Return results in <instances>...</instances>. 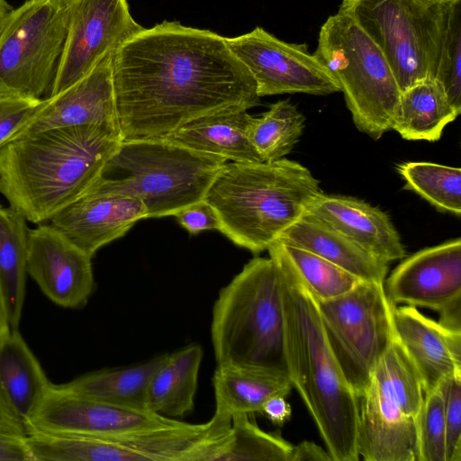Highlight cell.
I'll return each mask as SVG.
<instances>
[{
    "mask_svg": "<svg viewBox=\"0 0 461 461\" xmlns=\"http://www.w3.org/2000/svg\"><path fill=\"white\" fill-rule=\"evenodd\" d=\"M393 304L439 312L461 300V239L422 249L405 258L384 282Z\"/></svg>",
    "mask_w": 461,
    "mask_h": 461,
    "instance_id": "cell-17",
    "label": "cell"
},
{
    "mask_svg": "<svg viewBox=\"0 0 461 461\" xmlns=\"http://www.w3.org/2000/svg\"><path fill=\"white\" fill-rule=\"evenodd\" d=\"M231 437L220 461H290L293 445L280 435L262 430L249 414L231 417Z\"/></svg>",
    "mask_w": 461,
    "mask_h": 461,
    "instance_id": "cell-33",
    "label": "cell"
},
{
    "mask_svg": "<svg viewBox=\"0 0 461 461\" xmlns=\"http://www.w3.org/2000/svg\"><path fill=\"white\" fill-rule=\"evenodd\" d=\"M438 314V323L450 330L461 332V300L447 305Z\"/></svg>",
    "mask_w": 461,
    "mask_h": 461,
    "instance_id": "cell-43",
    "label": "cell"
},
{
    "mask_svg": "<svg viewBox=\"0 0 461 461\" xmlns=\"http://www.w3.org/2000/svg\"><path fill=\"white\" fill-rule=\"evenodd\" d=\"M0 461H29L23 439L0 435Z\"/></svg>",
    "mask_w": 461,
    "mask_h": 461,
    "instance_id": "cell-41",
    "label": "cell"
},
{
    "mask_svg": "<svg viewBox=\"0 0 461 461\" xmlns=\"http://www.w3.org/2000/svg\"><path fill=\"white\" fill-rule=\"evenodd\" d=\"M332 461L329 452L311 441L293 446L290 461Z\"/></svg>",
    "mask_w": 461,
    "mask_h": 461,
    "instance_id": "cell-40",
    "label": "cell"
},
{
    "mask_svg": "<svg viewBox=\"0 0 461 461\" xmlns=\"http://www.w3.org/2000/svg\"><path fill=\"white\" fill-rule=\"evenodd\" d=\"M308 212L387 264L406 255L399 232L388 214L363 200L322 192Z\"/></svg>",
    "mask_w": 461,
    "mask_h": 461,
    "instance_id": "cell-21",
    "label": "cell"
},
{
    "mask_svg": "<svg viewBox=\"0 0 461 461\" xmlns=\"http://www.w3.org/2000/svg\"><path fill=\"white\" fill-rule=\"evenodd\" d=\"M444 1H448V2H451V1H456V0H444Z\"/></svg>",
    "mask_w": 461,
    "mask_h": 461,
    "instance_id": "cell-46",
    "label": "cell"
},
{
    "mask_svg": "<svg viewBox=\"0 0 461 461\" xmlns=\"http://www.w3.org/2000/svg\"><path fill=\"white\" fill-rule=\"evenodd\" d=\"M174 216L193 235L203 230H219L220 228V221L214 209L204 199L182 209Z\"/></svg>",
    "mask_w": 461,
    "mask_h": 461,
    "instance_id": "cell-38",
    "label": "cell"
},
{
    "mask_svg": "<svg viewBox=\"0 0 461 461\" xmlns=\"http://www.w3.org/2000/svg\"><path fill=\"white\" fill-rule=\"evenodd\" d=\"M212 385L215 411L235 414L262 413L265 403L275 396L285 397L293 388L288 378L217 366Z\"/></svg>",
    "mask_w": 461,
    "mask_h": 461,
    "instance_id": "cell-29",
    "label": "cell"
},
{
    "mask_svg": "<svg viewBox=\"0 0 461 461\" xmlns=\"http://www.w3.org/2000/svg\"><path fill=\"white\" fill-rule=\"evenodd\" d=\"M417 461H447L444 400L440 385L424 393L417 416Z\"/></svg>",
    "mask_w": 461,
    "mask_h": 461,
    "instance_id": "cell-35",
    "label": "cell"
},
{
    "mask_svg": "<svg viewBox=\"0 0 461 461\" xmlns=\"http://www.w3.org/2000/svg\"><path fill=\"white\" fill-rule=\"evenodd\" d=\"M277 240L312 252L365 282L384 284L388 273L389 264L308 212Z\"/></svg>",
    "mask_w": 461,
    "mask_h": 461,
    "instance_id": "cell-22",
    "label": "cell"
},
{
    "mask_svg": "<svg viewBox=\"0 0 461 461\" xmlns=\"http://www.w3.org/2000/svg\"><path fill=\"white\" fill-rule=\"evenodd\" d=\"M434 79L461 113V0L451 1Z\"/></svg>",
    "mask_w": 461,
    "mask_h": 461,
    "instance_id": "cell-34",
    "label": "cell"
},
{
    "mask_svg": "<svg viewBox=\"0 0 461 461\" xmlns=\"http://www.w3.org/2000/svg\"><path fill=\"white\" fill-rule=\"evenodd\" d=\"M459 114L441 86L426 79L401 92L392 130L407 140L434 142Z\"/></svg>",
    "mask_w": 461,
    "mask_h": 461,
    "instance_id": "cell-26",
    "label": "cell"
},
{
    "mask_svg": "<svg viewBox=\"0 0 461 461\" xmlns=\"http://www.w3.org/2000/svg\"><path fill=\"white\" fill-rule=\"evenodd\" d=\"M262 413L274 424L282 425L290 418L292 409L284 396H275L265 403Z\"/></svg>",
    "mask_w": 461,
    "mask_h": 461,
    "instance_id": "cell-42",
    "label": "cell"
},
{
    "mask_svg": "<svg viewBox=\"0 0 461 461\" xmlns=\"http://www.w3.org/2000/svg\"><path fill=\"white\" fill-rule=\"evenodd\" d=\"M0 435L23 439L29 435L26 425L10 406L0 390Z\"/></svg>",
    "mask_w": 461,
    "mask_h": 461,
    "instance_id": "cell-39",
    "label": "cell"
},
{
    "mask_svg": "<svg viewBox=\"0 0 461 461\" xmlns=\"http://www.w3.org/2000/svg\"><path fill=\"white\" fill-rule=\"evenodd\" d=\"M121 141L107 125L17 135L0 148V194L26 221H50L95 184Z\"/></svg>",
    "mask_w": 461,
    "mask_h": 461,
    "instance_id": "cell-2",
    "label": "cell"
},
{
    "mask_svg": "<svg viewBox=\"0 0 461 461\" xmlns=\"http://www.w3.org/2000/svg\"><path fill=\"white\" fill-rule=\"evenodd\" d=\"M231 418L215 411L205 423L114 436L33 431L23 438L30 461H219Z\"/></svg>",
    "mask_w": 461,
    "mask_h": 461,
    "instance_id": "cell-7",
    "label": "cell"
},
{
    "mask_svg": "<svg viewBox=\"0 0 461 461\" xmlns=\"http://www.w3.org/2000/svg\"><path fill=\"white\" fill-rule=\"evenodd\" d=\"M68 32L66 0H27L0 36V92L41 98L50 89Z\"/></svg>",
    "mask_w": 461,
    "mask_h": 461,
    "instance_id": "cell-11",
    "label": "cell"
},
{
    "mask_svg": "<svg viewBox=\"0 0 461 461\" xmlns=\"http://www.w3.org/2000/svg\"><path fill=\"white\" fill-rule=\"evenodd\" d=\"M394 335L415 366L424 393L452 375H461V332L423 315L417 307L393 309Z\"/></svg>",
    "mask_w": 461,
    "mask_h": 461,
    "instance_id": "cell-20",
    "label": "cell"
},
{
    "mask_svg": "<svg viewBox=\"0 0 461 461\" xmlns=\"http://www.w3.org/2000/svg\"><path fill=\"white\" fill-rule=\"evenodd\" d=\"M313 54L337 81L358 131L377 140L393 129L401 90L386 58L353 18L330 16Z\"/></svg>",
    "mask_w": 461,
    "mask_h": 461,
    "instance_id": "cell-8",
    "label": "cell"
},
{
    "mask_svg": "<svg viewBox=\"0 0 461 461\" xmlns=\"http://www.w3.org/2000/svg\"><path fill=\"white\" fill-rule=\"evenodd\" d=\"M167 354L123 368L103 369L59 384L70 393L108 403L149 410L148 390L151 378Z\"/></svg>",
    "mask_w": 461,
    "mask_h": 461,
    "instance_id": "cell-27",
    "label": "cell"
},
{
    "mask_svg": "<svg viewBox=\"0 0 461 461\" xmlns=\"http://www.w3.org/2000/svg\"><path fill=\"white\" fill-rule=\"evenodd\" d=\"M148 218L137 198L88 189L57 212L50 225L91 258L103 246L123 236Z\"/></svg>",
    "mask_w": 461,
    "mask_h": 461,
    "instance_id": "cell-19",
    "label": "cell"
},
{
    "mask_svg": "<svg viewBox=\"0 0 461 461\" xmlns=\"http://www.w3.org/2000/svg\"><path fill=\"white\" fill-rule=\"evenodd\" d=\"M51 383L18 329L0 335V390L26 425L30 422Z\"/></svg>",
    "mask_w": 461,
    "mask_h": 461,
    "instance_id": "cell-23",
    "label": "cell"
},
{
    "mask_svg": "<svg viewBox=\"0 0 461 461\" xmlns=\"http://www.w3.org/2000/svg\"><path fill=\"white\" fill-rule=\"evenodd\" d=\"M411 190L438 211L461 215V169L424 161H407L396 166Z\"/></svg>",
    "mask_w": 461,
    "mask_h": 461,
    "instance_id": "cell-32",
    "label": "cell"
},
{
    "mask_svg": "<svg viewBox=\"0 0 461 461\" xmlns=\"http://www.w3.org/2000/svg\"><path fill=\"white\" fill-rule=\"evenodd\" d=\"M450 3L444 0H343L386 58L402 91L434 79Z\"/></svg>",
    "mask_w": 461,
    "mask_h": 461,
    "instance_id": "cell-9",
    "label": "cell"
},
{
    "mask_svg": "<svg viewBox=\"0 0 461 461\" xmlns=\"http://www.w3.org/2000/svg\"><path fill=\"white\" fill-rule=\"evenodd\" d=\"M68 32L49 96L86 76L109 52L142 30L127 0H66Z\"/></svg>",
    "mask_w": 461,
    "mask_h": 461,
    "instance_id": "cell-12",
    "label": "cell"
},
{
    "mask_svg": "<svg viewBox=\"0 0 461 461\" xmlns=\"http://www.w3.org/2000/svg\"><path fill=\"white\" fill-rule=\"evenodd\" d=\"M267 251L271 258L288 267L317 301L339 297L362 281L312 252L280 240L274 242Z\"/></svg>",
    "mask_w": 461,
    "mask_h": 461,
    "instance_id": "cell-30",
    "label": "cell"
},
{
    "mask_svg": "<svg viewBox=\"0 0 461 461\" xmlns=\"http://www.w3.org/2000/svg\"><path fill=\"white\" fill-rule=\"evenodd\" d=\"M305 118L290 100H280L259 116L250 115L247 136L263 161L289 154L303 134Z\"/></svg>",
    "mask_w": 461,
    "mask_h": 461,
    "instance_id": "cell-31",
    "label": "cell"
},
{
    "mask_svg": "<svg viewBox=\"0 0 461 461\" xmlns=\"http://www.w3.org/2000/svg\"><path fill=\"white\" fill-rule=\"evenodd\" d=\"M114 54L107 53L83 78L43 99L42 105L14 137L61 127L107 125L118 129L113 82Z\"/></svg>",
    "mask_w": 461,
    "mask_h": 461,
    "instance_id": "cell-18",
    "label": "cell"
},
{
    "mask_svg": "<svg viewBox=\"0 0 461 461\" xmlns=\"http://www.w3.org/2000/svg\"><path fill=\"white\" fill-rule=\"evenodd\" d=\"M225 40L252 75L259 97L295 93L328 95L340 92L333 76L305 43L281 41L261 27Z\"/></svg>",
    "mask_w": 461,
    "mask_h": 461,
    "instance_id": "cell-13",
    "label": "cell"
},
{
    "mask_svg": "<svg viewBox=\"0 0 461 461\" xmlns=\"http://www.w3.org/2000/svg\"><path fill=\"white\" fill-rule=\"evenodd\" d=\"M322 193L303 165L274 161L225 163L204 200L220 221L219 231L253 254L267 250Z\"/></svg>",
    "mask_w": 461,
    "mask_h": 461,
    "instance_id": "cell-4",
    "label": "cell"
},
{
    "mask_svg": "<svg viewBox=\"0 0 461 461\" xmlns=\"http://www.w3.org/2000/svg\"><path fill=\"white\" fill-rule=\"evenodd\" d=\"M444 400L447 461H461V375H452L439 384Z\"/></svg>",
    "mask_w": 461,
    "mask_h": 461,
    "instance_id": "cell-36",
    "label": "cell"
},
{
    "mask_svg": "<svg viewBox=\"0 0 461 461\" xmlns=\"http://www.w3.org/2000/svg\"><path fill=\"white\" fill-rule=\"evenodd\" d=\"M43 99L0 92V148L28 122Z\"/></svg>",
    "mask_w": 461,
    "mask_h": 461,
    "instance_id": "cell-37",
    "label": "cell"
},
{
    "mask_svg": "<svg viewBox=\"0 0 461 461\" xmlns=\"http://www.w3.org/2000/svg\"><path fill=\"white\" fill-rule=\"evenodd\" d=\"M276 262L283 279L292 386L314 420L332 461H357L358 397L327 340L316 298L288 267Z\"/></svg>",
    "mask_w": 461,
    "mask_h": 461,
    "instance_id": "cell-3",
    "label": "cell"
},
{
    "mask_svg": "<svg viewBox=\"0 0 461 461\" xmlns=\"http://www.w3.org/2000/svg\"><path fill=\"white\" fill-rule=\"evenodd\" d=\"M91 259L50 224L28 231L27 274L59 306L80 309L87 303L95 291Z\"/></svg>",
    "mask_w": 461,
    "mask_h": 461,
    "instance_id": "cell-16",
    "label": "cell"
},
{
    "mask_svg": "<svg viewBox=\"0 0 461 461\" xmlns=\"http://www.w3.org/2000/svg\"><path fill=\"white\" fill-rule=\"evenodd\" d=\"M28 231L26 220L0 205V288L10 329H18L25 298Z\"/></svg>",
    "mask_w": 461,
    "mask_h": 461,
    "instance_id": "cell-28",
    "label": "cell"
},
{
    "mask_svg": "<svg viewBox=\"0 0 461 461\" xmlns=\"http://www.w3.org/2000/svg\"><path fill=\"white\" fill-rule=\"evenodd\" d=\"M10 7L11 6L5 2V0H0V36L6 23L9 14L12 11Z\"/></svg>",
    "mask_w": 461,
    "mask_h": 461,
    "instance_id": "cell-45",
    "label": "cell"
},
{
    "mask_svg": "<svg viewBox=\"0 0 461 461\" xmlns=\"http://www.w3.org/2000/svg\"><path fill=\"white\" fill-rule=\"evenodd\" d=\"M330 347L357 397L394 338L393 309L384 284L361 281L349 292L317 301Z\"/></svg>",
    "mask_w": 461,
    "mask_h": 461,
    "instance_id": "cell-10",
    "label": "cell"
},
{
    "mask_svg": "<svg viewBox=\"0 0 461 461\" xmlns=\"http://www.w3.org/2000/svg\"><path fill=\"white\" fill-rule=\"evenodd\" d=\"M184 422L151 411L81 396L51 383L29 427L30 433L114 436L176 427Z\"/></svg>",
    "mask_w": 461,
    "mask_h": 461,
    "instance_id": "cell-14",
    "label": "cell"
},
{
    "mask_svg": "<svg viewBox=\"0 0 461 461\" xmlns=\"http://www.w3.org/2000/svg\"><path fill=\"white\" fill-rule=\"evenodd\" d=\"M211 339L217 366L290 380L283 279L274 259L253 258L221 288Z\"/></svg>",
    "mask_w": 461,
    "mask_h": 461,
    "instance_id": "cell-5",
    "label": "cell"
},
{
    "mask_svg": "<svg viewBox=\"0 0 461 461\" xmlns=\"http://www.w3.org/2000/svg\"><path fill=\"white\" fill-rule=\"evenodd\" d=\"M226 161L166 138L122 140L89 189L137 198L148 218L174 216L203 200Z\"/></svg>",
    "mask_w": 461,
    "mask_h": 461,
    "instance_id": "cell-6",
    "label": "cell"
},
{
    "mask_svg": "<svg viewBox=\"0 0 461 461\" xmlns=\"http://www.w3.org/2000/svg\"><path fill=\"white\" fill-rule=\"evenodd\" d=\"M250 114L233 110L193 120L163 137L188 149L238 163L263 162L247 136Z\"/></svg>",
    "mask_w": 461,
    "mask_h": 461,
    "instance_id": "cell-24",
    "label": "cell"
},
{
    "mask_svg": "<svg viewBox=\"0 0 461 461\" xmlns=\"http://www.w3.org/2000/svg\"><path fill=\"white\" fill-rule=\"evenodd\" d=\"M420 406L371 377L358 397L357 447L366 461H417Z\"/></svg>",
    "mask_w": 461,
    "mask_h": 461,
    "instance_id": "cell-15",
    "label": "cell"
},
{
    "mask_svg": "<svg viewBox=\"0 0 461 461\" xmlns=\"http://www.w3.org/2000/svg\"><path fill=\"white\" fill-rule=\"evenodd\" d=\"M203 356V348L198 344L167 354L149 383V411L175 419L194 410Z\"/></svg>",
    "mask_w": 461,
    "mask_h": 461,
    "instance_id": "cell-25",
    "label": "cell"
},
{
    "mask_svg": "<svg viewBox=\"0 0 461 461\" xmlns=\"http://www.w3.org/2000/svg\"><path fill=\"white\" fill-rule=\"evenodd\" d=\"M8 330H10V328L7 322L3 294L0 288V335Z\"/></svg>",
    "mask_w": 461,
    "mask_h": 461,
    "instance_id": "cell-44",
    "label": "cell"
},
{
    "mask_svg": "<svg viewBox=\"0 0 461 461\" xmlns=\"http://www.w3.org/2000/svg\"><path fill=\"white\" fill-rule=\"evenodd\" d=\"M113 82L122 140L163 138L202 116L260 103L225 37L179 22L143 28L125 41L113 56Z\"/></svg>",
    "mask_w": 461,
    "mask_h": 461,
    "instance_id": "cell-1",
    "label": "cell"
}]
</instances>
